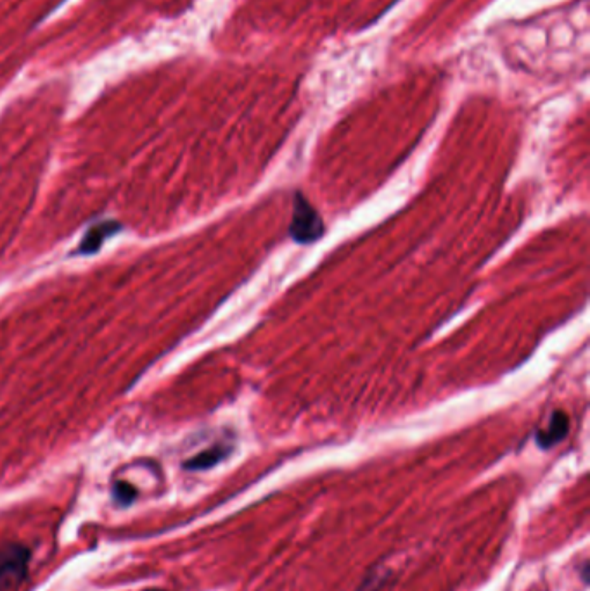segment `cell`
Here are the masks:
<instances>
[{
  "instance_id": "obj_2",
  "label": "cell",
  "mask_w": 590,
  "mask_h": 591,
  "mask_svg": "<svg viewBox=\"0 0 590 591\" xmlns=\"http://www.w3.org/2000/svg\"><path fill=\"white\" fill-rule=\"evenodd\" d=\"M324 234V223L314 206L308 203L302 194H296L295 211H293V222L289 227V236L296 242H314Z\"/></svg>"
},
{
  "instance_id": "obj_3",
  "label": "cell",
  "mask_w": 590,
  "mask_h": 591,
  "mask_svg": "<svg viewBox=\"0 0 590 591\" xmlns=\"http://www.w3.org/2000/svg\"><path fill=\"white\" fill-rule=\"evenodd\" d=\"M570 431V419H568V415L565 412H554L551 417V422H549V427H547L546 431H539L537 434V445L540 448H552L554 445H558L559 441H563L566 438V434Z\"/></svg>"
},
{
  "instance_id": "obj_5",
  "label": "cell",
  "mask_w": 590,
  "mask_h": 591,
  "mask_svg": "<svg viewBox=\"0 0 590 591\" xmlns=\"http://www.w3.org/2000/svg\"><path fill=\"white\" fill-rule=\"evenodd\" d=\"M229 453H231V446H212L210 450H205V452L199 453V455L191 458V460H187L186 464H184V469H187V471H205V469H210L213 465L222 462Z\"/></svg>"
},
{
  "instance_id": "obj_7",
  "label": "cell",
  "mask_w": 590,
  "mask_h": 591,
  "mask_svg": "<svg viewBox=\"0 0 590 591\" xmlns=\"http://www.w3.org/2000/svg\"><path fill=\"white\" fill-rule=\"evenodd\" d=\"M151 591H165V590H151Z\"/></svg>"
},
{
  "instance_id": "obj_6",
  "label": "cell",
  "mask_w": 590,
  "mask_h": 591,
  "mask_svg": "<svg viewBox=\"0 0 590 591\" xmlns=\"http://www.w3.org/2000/svg\"><path fill=\"white\" fill-rule=\"evenodd\" d=\"M113 496H115L118 505L127 507V505H130V503L134 502L135 498H137V490H135L132 484L120 481V483H116L115 488H113Z\"/></svg>"
},
{
  "instance_id": "obj_1",
  "label": "cell",
  "mask_w": 590,
  "mask_h": 591,
  "mask_svg": "<svg viewBox=\"0 0 590 591\" xmlns=\"http://www.w3.org/2000/svg\"><path fill=\"white\" fill-rule=\"evenodd\" d=\"M32 559L30 548L20 543H7L0 547V591H7L26 578Z\"/></svg>"
},
{
  "instance_id": "obj_4",
  "label": "cell",
  "mask_w": 590,
  "mask_h": 591,
  "mask_svg": "<svg viewBox=\"0 0 590 591\" xmlns=\"http://www.w3.org/2000/svg\"><path fill=\"white\" fill-rule=\"evenodd\" d=\"M120 230V223L116 222H103L99 223V225H94L92 229L87 232V236L84 237V241H82V246L78 249V253L80 255H94L97 253L101 246H103L104 241L108 239V237L113 236Z\"/></svg>"
}]
</instances>
